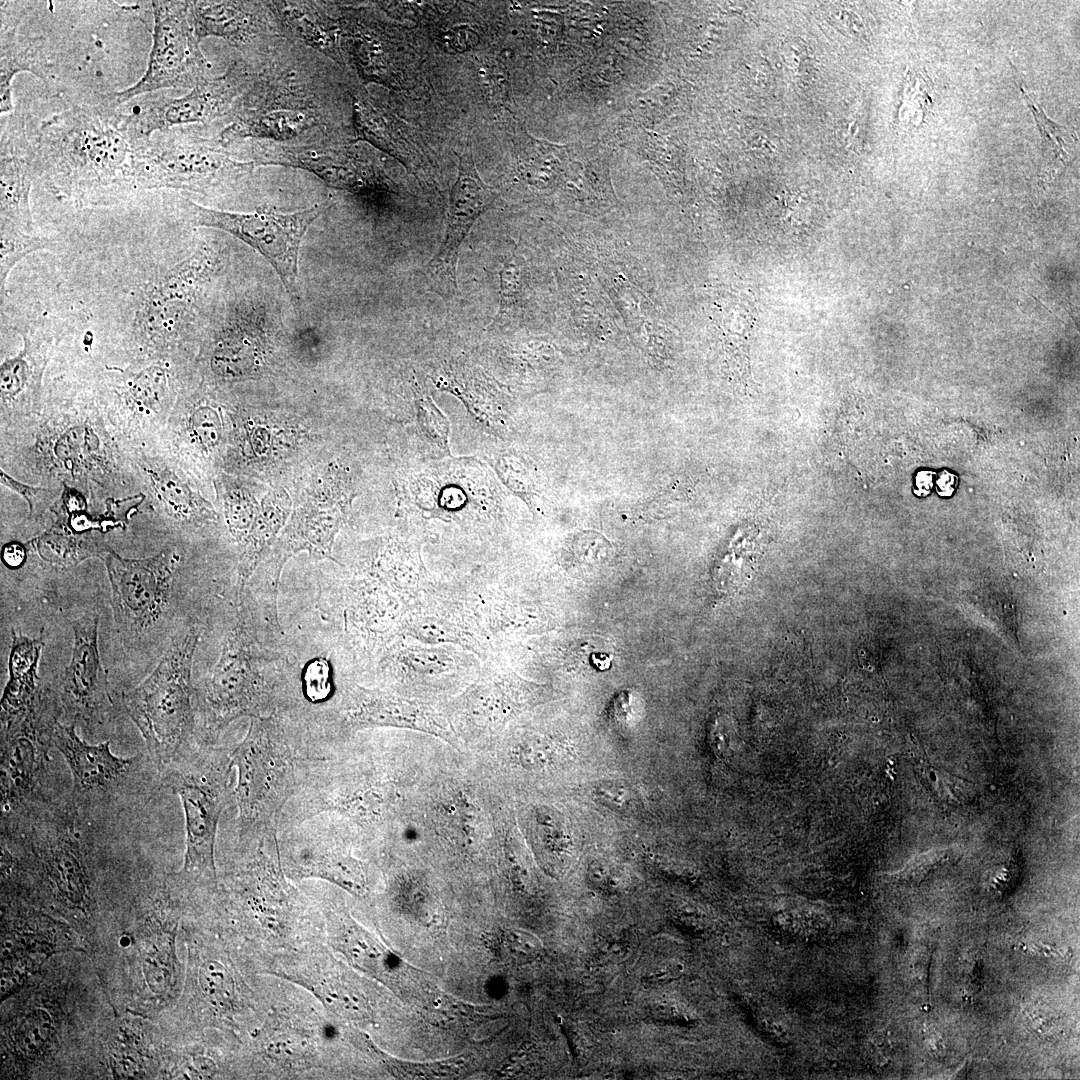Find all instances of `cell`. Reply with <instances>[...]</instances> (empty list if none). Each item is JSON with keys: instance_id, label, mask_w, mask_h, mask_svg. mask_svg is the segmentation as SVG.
<instances>
[{"instance_id": "cell-1", "label": "cell", "mask_w": 1080, "mask_h": 1080, "mask_svg": "<svg viewBox=\"0 0 1080 1080\" xmlns=\"http://www.w3.org/2000/svg\"><path fill=\"white\" fill-rule=\"evenodd\" d=\"M286 39L261 66L216 135L227 147L246 139L280 145L343 140L337 82L329 65Z\"/></svg>"}, {"instance_id": "cell-2", "label": "cell", "mask_w": 1080, "mask_h": 1080, "mask_svg": "<svg viewBox=\"0 0 1080 1080\" xmlns=\"http://www.w3.org/2000/svg\"><path fill=\"white\" fill-rule=\"evenodd\" d=\"M38 177L56 195L102 204L137 189V146L101 103L76 105L45 120L30 139Z\"/></svg>"}, {"instance_id": "cell-3", "label": "cell", "mask_w": 1080, "mask_h": 1080, "mask_svg": "<svg viewBox=\"0 0 1080 1080\" xmlns=\"http://www.w3.org/2000/svg\"><path fill=\"white\" fill-rule=\"evenodd\" d=\"M238 610L210 676L194 690L202 727L213 739L232 720L261 717L273 699L277 654L259 639L250 595L239 583Z\"/></svg>"}, {"instance_id": "cell-4", "label": "cell", "mask_w": 1080, "mask_h": 1080, "mask_svg": "<svg viewBox=\"0 0 1080 1080\" xmlns=\"http://www.w3.org/2000/svg\"><path fill=\"white\" fill-rule=\"evenodd\" d=\"M199 636L197 624L179 629L153 672L122 695L123 707L140 731L160 774L178 757L193 733L191 669Z\"/></svg>"}, {"instance_id": "cell-5", "label": "cell", "mask_w": 1080, "mask_h": 1080, "mask_svg": "<svg viewBox=\"0 0 1080 1080\" xmlns=\"http://www.w3.org/2000/svg\"><path fill=\"white\" fill-rule=\"evenodd\" d=\"M52 742L71 772L69 797L90 822L99 825L102 820L148 801L162 784L161 774L149 755L118 757L111 752L108 740L96 745L83 741L73 723L57 720Z\"/></svg>"}, {"instance_id": "cell-6", "label": "cell", "mask_w": 1080, "mask_h": 1080, "mask_svg": "<svg viewBox=\"0 0 1080 1080\" xmlns=\"http://www.w3.org/2000/svg\"><path fill=\"white\" fill-rule=\"evenodd\" d=\"M234 156L217 136L185 128L159 132L137 145V189H173L211 195L227 189L255 169Z\"/></svg>"}, {"instance_id": "cell-7", "label": "cell", "mask_w": 1080, "mask_h": 1080, "mask_svg": "<svg viewBox=\"0 0 1080 1080\" xmlns=\"http://www.w3.org/2000/svg\"><path fill=\"white\" fill-rule=\"evenodd\" d=\"M117 633L130 655L151 651L166 637L174 614L176 583L164 552L144 559L123 558L103 549Z\"/></svg>"}, {"instance_id": "cell-8", "label": "cell", "mask_w": 1080, "mask_h": 1080, "mask_svg": "<svg viewBox=\"0 0 1080 1080\" xmlns=\"http://www.w3.org/2000/svg\"><path fill=\"white\" fill-rule=\"evenodd\" d=\"M62 709L45 689L33 706L1 719V813L17 816L56 798L50 793L52 732Z\"/></svg>"}, {"instance_id": "cell-9", "label": "cell", "mask_w": 1080, "mask_h": 1080, "mask_svg": "<svg viewBox=\"0 0 1080 1080\" xmlns=\"http://www.w3.org/2000/svg\"><path fill=\"white\" fill-rule=\"evenodd\" d=\"M179 211L190 224L225 231L250 245L272 265L292 300H298V254L308 227L326 210L327 201L292 213L259 207L236 213L201 206L180 197Z\"/></svg>"}, {"instance_id": "cell-10", "label": "cell", "mask_w": 1080, "mask_h": 1080, "mask_svg": "<svg viewBox=\"0 0 1080 1080\" xmlns=\"http://www.w3.org/2000/svg\"><path fill=\"white\" fill-rule=\"evenodd\" d=\"M229 767L212 754L180 755L161 773L162 784L182 802L186 852L183 873L216 880L214 847L220 814L227 801Z\"/></svg>"}, {"instance_id": "cell-11", "label": "cell", "mask_w": 1080, "mask_h": 1080, "mask_svg": "<svg viewBox=\"0 0 1080 1080\" xmlns=\"http://www.w3.org/2000/svg\"><path fill=\"white\" fill-rule=\"evenodd\" d=\"M260 68L261 65L241 58L232 62L223 74L205 78L183 96L148 99L129 112H116L118 123L137 146L147 142L155 132L226 118L254 83Z\"/></svg>"}, {"instance_id": "cell-12", "label": "cell", "mask_w": 1080, "mask_h": 1080, "mask_svg": "<svg viewBox=\"0 0 1080 1080\" xmlns=\"http://www.w3.org/2000/svg\"><path fill=\"white\" fill-rule=\"evenodd\" d=\"M150 4L154 25L147 68L134 85L100 95V102L111 109L160 89H192L208 77L209 64L191 22L189 1Z\"/></svg>"}, {"instance_id": "cell-13", "label": "cell", "mask_w": 1080, "mask_h": 1080, "mask_svg": "<svg viewBox=\"0 0 1080 1080\" xmlns=\"http://www.w3.org/2000/svg\"><path fill=\"white\" fill-rule=\"evenodd\" d=\"M237 801L242 819L263 822L284 804L294 784L292 758L277 723L254 717L245 739L235 749Z\"/></svg>"}, {"instance_id": "cell-14", "label": "cell", "mask_w": 1080, "mask_h": 1080, "mask_svg": "<svg viewBox=\"0 0 1080 1080\" xmlns=\"http://www.w3.org/2000/svg\"><path fill=\"white\" fill-rule=\"evenodd\" d=\"M99 616L86 613L72 622L71 659L53 691L59 705L72 720L86 729L104 725L112 715L107 673L98 646Z\"/></svg>"}, {"instance_id": "cell-15", "label": "cell", "mask_w": 1080, "mask_h": 1080, "mask_svg": "<svg viewBox=\"0 0 1080 1080\" xmlns=\"http://www.w3.org/2000/svg\"><path fill=\"white\" fill-rule=\"evenodd\" d=\"M497 196L479 176L467 142L460 156L458 175L450 190L444 239L421 272L429 288L445 299L458 292L457 263L460 247L475 221L495 206Z\"/></svg>"}, {"instance_id": "cell-16", "label": "cell", "mask_w": 1080, "mask_h": 1080, "mask_svg": "<svg viewBox=\"0 0 1080 1080\" xmlns=\"http://www.w3.org/2000/svg\"><path fill=\"white\" fill-rule=\"evenodd\" d=\"M482 662L477 676L452 701V713L447 715L472 731L489 734L539 702L544 686L523 679L493 657Z\"/></svg>"}, {"instance_id": "cell-17", "label": "cell", "mask_w": 1080, "mask_h": 1080, "mask_svg": "<svg viewBox=\"0 0 1080 1080\" xmlns=\"http://www.w3.org/2000/svg\"><path fill=\"white\" fill-rule=\"evenodd\" d=\"M189 8L200 42L221 38L255 64L267 61L286 40L267 1H189Z\"/></svg>"}, {"instance_id": "cell-18", "label": "cell", "mask_w": 1080, "mask_h": 1080, "mask_svg": "<svg viewBox=\"0 0 1080 1080\" xmlns=\"http://www.w3.org/2000/svg\"><path fill=\"white\" fill-rule=\"evenodd\" d=\"M380 660L382 672L413 688L466 687L477 676L480 658L454 645H429L398 636Z\"/></svg>"}, {"instance_id": "cell-19", "label": "cell", "mask_w": 1080, "mask_h": 1080, "mask_svg": "<svg viewBox=\"0 0 1080 1080\" xmlns=\"http://www.w3.org/2000/svg\"><path fill=\"white\" fill-rule=\"evenodd\" d=\"M213 263L201 253L184 260L156 278L145 290L136 311L135 325L146 339L173 337L190 322L193 305Z\"/></svg>"}, {"instance_id": "cell-20", "label": "cell", "mask_w": 1080, "mask_h": 1080, "mask_svg": "<svg viewBox=\"0 0 1080 1080\" xmlns=\"http://www.w3.org/2000/svg\"><path fill=\"white\" fill-rule=\"evenodd\" d=\"M429 645H454L472 652L481 661L489 656V643L475 624L466 600L447 597L431 587L405 607L397 637Z\"/></svg>"}, {"instance_id": "cell-21", "label": "cell", "mask_w": 1080, "mask_h": 1080, "mask_svg": "<svg viewBox=\"0 0 1080 1080\" xmlns=\"http://www.w3.org/2000/svg\"><path fill=\"white\" fill-rule=\"evenodd\" d=\"M344 717L356 728L381 726L424 732L457 745L458 735L448 715L423 699L359 685L349 688Z\"/></svg>"}, {"instance_id": "cell-22", "label": "cell", "mask_w": 1080, "mask_h": 1080, "mask_svg": "<svg viewBox=\"0 0 1080 1080\" xmlns=\"http://www.w3.org/2000/svg\"><path fill=\"white\" fill-rule=\"evenodd\" d=\"M284 36L345 66L341 26L327 10V2L267 1Z\"/></svg>"}, {"instance_id": "cell-23", "label": "cell", "mask_w": 1080, "mask_h": 1080, "mask_svg": "<svg viewBox=\"0 0 1080 1080\" xmlns=\"http://www.w3.org/2000/svg\"><path fill=\"white\" fill-rule=\"evenodd\" d=\"M8 132L1 135L0 224L26 232L33 230L30 191L36 170L30 140H17Z\"/></svg>"}, {"instance_id": "cell-24", "label": "cell", "mask_w": 1080, "mask_h": 1080, "mask_svg": "<svg viewBox=\"0 0 1080 1080\" xmlns=\"http://www.w3.org/2000/svg\"><path fill=\"white\" fill-rule=\"evenodd\" d=\"M20 8L17 2L1 1V113H7L13 108L12 80L18 73L28 71L43 81L48 77V62L43 52V44L36 38L24 39L17 35L22 16Z\"/></svg>"}, {"instance_id": "cell-25", "label": "cell", "mask_w": 1080, "mask_h": 1080, "mask_svg": "<svg viewBox=\"0 0 1080 1080\" xmlns=\"http://www.w3.org/2000/svg\"><path fill=\"white\" fill-rule=\"evenodd\" d=\"M9 678L1 697V719L27 710L40 694L37 670L44 647L42 636L30 638L12 629Z\"/></svg>"}, {"instance_id": "cell-26", "label": "cell", "mask_w": 1080, "mask_h": 1080, "mask_svg": "<svg viewBox=\"0 0 1080 1080\" xmlns=\"http://www.w3.org/2000/svg\"><path fill=\"white\" fill-rule=\"evenodd\" d=\"M21 334L24 339V349L17 356L1 364V397L6 402L35 393L40 382L39 359H42L45 350L43 338L36 336V333L28 329Z\"/></svg>"}, {"instance_id": "cell-27", "label": "cell", "mask_w": 1080, "mask_h": 1080, "mask_svg": "<svg viewBox=\"0 0 1080 1080\" xmlns=\"http://www.w3.org/2000/svg\"><path fill=\"white\" fill-rule=\"evenodd\" d=\"M614 551L613 545L603 534L585 530L567 540L564 561L570 570L590 574L608 566Z\"/></svg>"}, {"instance_id": "cell-28", "label": "cell", "mask_w": 1080, "mask_h": 1080, "mask_svg": "<svg viewBox=\"0 0 1080 1080\" xmlns=\"http://www.w3.org/2000/svg\"><path fill=\"white\" fill-rule=\"evenodd\" d=\"M334 939L340 951L359 969L377 977L389 969L383 947L357 926L342 927Z\"/></svg>"}, {"instance_id": "cell-29", "label": "cell", "mask_w": 1080, "mask_h": 1080, "mask_svg": "<svg viewBox=\"0 0 1080 1080\" xmlns=\"http://www.w3.org/2000/svg\"><path fill=\"white\" fill-rule=\"evenodd\" d=\"M51 246L52 242L47 238L32 235L14 226L0 224V288L2 296L9 274L15 265L27 254L48 249Z\"/></svg>"}, {"instance_id": "cell-30", "label": "cell", "mask_w": 1080, "mask_h": 1080, "mask_svg": "<svg viewBox=\"0 0 1080 1080\" xmlns=\"http://www.w3.org/2000/svg\"><path fill=\"white\" fill-rule=\"evenodd\" d=\"M489 943L495 955L515 964L535 960L543 949L541 941L535 935L521 929H508L495 933L489 939Z\"/></svg>"}, {"instance_id": "cell-31", "label": "cell", "mask_w": 1080, "mask_h": 1080, "mask_svg": "<svg viewBox=\"0 0 1080 1080\" xmlns=\"http://www.w3.org/2000/svg\"><path fill=\"white\" fill-rule=\"evenodd\" d=\"M311 987L317 996L333 1010L355 1019L366 1018L365 1001L345 984L332 978L321 977Z\"/></svg>"}, {"instance_id": "cell-32", "label": "cell", "mask_w": 1080, "mask_h": 1080, "mask_svg": "<svg viewBox=\"0 0 1080 1080\" xmlns=\"http://www.w3.org/2000/svg\"><path fill=\"white\" fill-rule=\"evenodd\" d=\"M202 993L213 1004L229 1007L235 1001L236 985L230 971L220 962H204L198 973Z\"/></svg>"}, {"instance_id": "cell-33", "label": "cell", "mask_w": 1080, "mask_h": 1080, "mask_svg": "<svg viewBox=\"0 0 1080 1080\" xmlns=\"http://www.w3.org/2000/svg\"><path fill=\"white\" fill-rule=\"evenodd\" d=\"M416 412L418 425L424 436L442 451L449 452V422L432 398L422 394L418 389L416 391Z\"/></svg>"}, {"instance_id": "cell-34", "label": "cell", "mask_w": 1080, "mask_h": 1080, "mask_svg": "<svg viewBox=\"0 0 1080 1080\" xmlns=\"http://www.w3.org/2000/svg\"><path fill=\"white\" fill-rule=\"evenodd\" d=\"M594 793L602 803L622 813L632 812L637 805L632 789L621 782L603 781L595 787Z\"/></svg>"}, {"instance_id": "cell-35", "label": "cell", "mask_w": 1080, "mask_h": 1080, "mask_svg": "<svg viewBox=\"0 0 1080 1080\" xmlns=\"http://www.w3.org/2000/svg\"><path fill=\"white\" fill-rule=\"evenodd\" d=\"M588 877L593 886L608 892L618 890L623 882L618 870L603 862H594L589 866Z\"/></svg>"}, {"instance_id": "cell-36", "label": "cell", "mask_w": 1080, "mask_h": 1080, "mask_svg": "<svg viewBox=\"0 0 1080 1080\" xmlns=\"http://www.w3.org/2000/svg\"><path fill=\"white\" fill-rule=\"evenodd\" d=\"M682 973V963L674 960L664 961L646 973L642 981L647 986H660L677 979Z\"/></svg>"}, {"instance_id": "cell-37", "label": "cell", "mask_w": 1080, "mask_h": 1080, "mask_svg": "<svg viewBox=\"0 0 1080 1080\" xmlns=\"http://www.w3.org/2000/svg\"><path fill=\"white\" fill-rule=\"evenodd\" d=\"M193 427L203 443L213 444L217 434V418L213 411L201 409L193 418Z\"/></svg>"}, {"instance_id": "cell-38", "label": "cell", "mask_w": 1080, "mask_h": 1080, "mask_svg": "<svg viewBox=\"0 0 1080 1080\" xmlns=\"http://www.w3.org/2000/svg\"><path fill=\"white\" fill-rule=\"evenodd\" d=\"M1 482L11 490L21 494L29 503L30 512L34 513L39 507V502L43 498V494L48 493L49 490L41 488H33L30 486L18 483L14 479L10 478L3 471H1Z\"/></svg>"}, {"instance_id": "cell-39", "label": "cell", "mask_w": 1080, "mask_h": 1080, "mask_svg": "<svg viewBox=\"0 0 1080 1080\" xmlns=\"http://www.w3.org/2000/svg\"><path fill=\"white\" fill-rule=\"evenodd\" d=\"M25 558L26 550L17 542L8 543L2 549V561L10 568L21 566L24 563Z\"/></svg>"}]
</instances>
